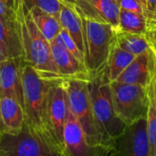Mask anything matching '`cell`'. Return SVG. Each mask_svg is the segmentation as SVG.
Returning a JSON list of instances; mask_svg holds the SVG:
<instances>
[{
    "label": "cell",
    "instance_id": "obj_1",
    "mask_svg": "<svg viewBox=\"0 0 156 156\" xmlns=\"http://www.w3.org/2000/svg\"><path fill=\"white\" fill-rule=\"evenodd\" d=\"M21 82L25 124L40 140L61 151L50 133L48 120V91L54 81L43 78L32 66L22 61Z\"/></svg>",
    "mask_w": 156,
    "mask_h": 156
},
{
    "label": "cell",
    "instance_id": "obj_2",
    "mask_svg": "<svg viewBox=\"0 0 156 156\" xmlns=\"http://www.w3.org/2000/svg\"><path fill=\"white\" fill-rule=\"evenodd\" d=\"M16 22L22 45L23 62L32 66L45 79L50 81L62 79L52 57L50 42L36 26L23 0L18 6Z\"/></svg>",
    "mask_w": 156,
    "mask_h": 156
},
{
    "label": "cell",
    "instance_id": "obj_3",
    "mask_svg": "<svg viewBox=\"0 0 156 156\" xmlns=\"http://www.w3.org/2000/svg\"><path fill=\"white\" fill-rule=\"evenodd\" d=\"M89 90L92 111L104 143L115 146L116 140L127 126L117 115L111 89V82L103 72L90 76Z\"/></svg>",
    "mask_w": 156,
    "mask_h": 156
},
{
    "label": "cell",
    "instance_id": "obj_4",
    "mask_svg": "<svg viewBox=\"0 0 156 156\" xmlns=\"http://www.w3.org/2000/svg\"><path fill=\"white\" fill-rule=\"evenodd\" d=\"M81 17V16H80ZM83 24L84 63L90 76L104 71L115 41V29L108 23L81 17Z\"/></svg>",
    "mask_w": 156,
    "mask_h": 156
},
{
    "label": "cell",
    "instance_id": "obj_5",
    "mask_svg": "<svg viewBox=\"0 0 156 156\" xmlns=\"http://www.w3.org/2000/svg\"><path fill=\"white\" fill-rule=\"evenodd\" d=\"M62 82L67 93L69 108L82 128L87 140L93 144L108 145L102 141L94 119L89 80L68 78Z\"/></svg>",
    "mask_w": 156,
    "mask_h": 156
},
{
    "label": "cell",
    "instance_id": "obj_6",
    "mask_svg": "<svg viewBox=\"0 0 156 156\" xmlns=\"http://www.w3.org/2000/svg\"><path fill=\"white\" fill-rule=\"evenodd\" d=\"M111 89L116 113L126 125L146 118L148 109L146 86L113 81L111 82Z\"/></svg>",
    "mask_w": 156,
    "mask_h": 156
},
{
    "label": "cell",
    "instance_id": "obj_7",
    "mask_svg": "<svg viewBox=\"0 0 156 156\" xmlns=\"http://www.w3.org/2000/svg\"><path fill=\"white\" fill-rule=\"evenodd\" d=\"M63 145L66 156H116L113 145L90 143L73 114L69 111L64 131Z\"/></svg>",
    "mask_w": 156,
    "mask_h": 156
},
{
    "label": "cell",
    "instance_id": "obj_8",
    "mask_svg": "<svg viewBox=\"0 0 156 156\" xmlns=\"http://www.w3.org/2000/svg\"><path fill=\"white\" fill-rule=\"evenodd\" d=\"M0 156H66V154L40 140L25 124L18 135H2Z\"/></svg>",
    "mask_w": 156,
    "mask_h": 156
},
{
    "label": "cell",
    "instance_id": "obj_9",
    "mask_svg": "<svg viewBox=\"0 0 156 156\" xmlns=\"http://www.w3.org/2000/svg\"><path fill=\"white\" fill-rule=\"evenodd\" d=\"M62 81L63 79L54 81L49 87L48 120L50 133L56 144L62 152H64L63 131L69 108L68 105L67 93Z\"/></svg>",
    "mask_w": 156,
    "mask_h": 156
},
{
    "label": "cell",
    "instance_id": "obj_10",
    "mask_svg": "<svg viewBox=\"0 0 156 156\" xmlns=\"http://www.w3.org/2000/svg\"><path fill=\"white\" fill-rule=\"evenodd\" d=\"M116 156H152L146 118L128 124L116 140Z\"/></svg>",
    "mask_w": 156,
    "mask_h": 156
},
{
    "label": "cell",
    "instance_id": "obj_11",
    "mask_svg": "<svg viewBox=\"0 0 156 156\" xmlns=\"http://www.w3.org/2000/svg\"><path fill=\"white\" fill-rule=\"evenodd\" d=\"M156 72V56L149 49L135 56L116 81L147 86Z\"/></svg>",
    "mask_w": 156,
    "mask_h": 156
},
{
    "label": "cell",
    "instance_id": "obj_12",
    "mask_svg": "<svg viewBox=\"0 0 156 156\" xmlns=\"http://www.w3.org/2000/svg\"><path fill=\"white\" fill-rule=\"evenodd\" d=\"M22 58H7L0 63V97H12L23 106Z\"/></svg>",
    "mask_w": 156,
    "mask_h": 156
},
{
    "label": "cell",
    "instance_id": "obj_13",
    "mask_svg": "<svg viewBox=\"0 0 156 156\" xmlns=\"http://www.w3.org/2000/svg\"><path fill=\"white\" fill-rule=\"evenodd\" d=\"M50 48L55 65L62 79L78 78L90 80V75L82 62L79 61L68 50L55 40L50 42Z\"/></svg>",
    "mask_w": 156,
    "mask_h": 156
},
{
    "label": "cell",
    "instance_id": "obj_14",
    "mask_svg": "<svg viewBox=\"0 0 156 156\" xmlns=\"http://www.w3.org/2000/svg\"><path fill=\"white\" fill-rule=\"evenodd\" d=\"M25 126L23 106L12 97H0V133L18 135Z\"/></svg>",
    "mask_w": 156,
    "mask_h": 156
},
{
    "label": "cell",
    "instance_id": "obj_15",
    "mask_svg": "<svg viewBox=\"0 0 156 156\" xmlns=\"http://www.w3.org/2000/svg\"><path fill=\"white\" fill-rule=\"evenodd\" d=\"M0 46L7 58H22V45L16 20L0 17Z\"/></svg>",
    "mask_w": 156,
    "mask_h": 156
},
{
    "label": "cell",
    "instance_id": "obj_16",
    "mask_svg": "<svg viewBox=\"0 0 156 156\" xmlns=\"http://www.w3.org/2000/svg\"><path fill=\"white\" fill-rule=\"evenodd\" d=\"M58 20L61 28L67 30L84 55L83 24L80 15L74 7L63 4L58 15Z\"/></svg>",
    "mask_w": 156,
    "mask_h": 156
},
{
    "label": "cell",
    "instance_id": "obj_17",
    "mask_svg": "<svg viewBox=\"0 0 156 156\" xmlns=\"http://www.w3.org/2000/svg\"><path fill=\"white\" fill-rule=\"evenodd\" d=\"M135 55L123 51L115 43L112 45L103 74L110 82L116 81L120 74L128 67Z\"/></svg>",
    "mask_w": 156,
    "mask_h": 156
},
{
    "label": "cell",
    "instance_id": "obj_18",
    "mask_svg": "<svg viewBox=\"0 0 156 156\" xmlns=\"http://www.w3.org/2000/svg\"><path fill=\"white\" fill-rule=\"evenodd\" d=\"M30 16L36 26L48 41L51 42L61 30V26L58 17L50 16L38 8L32 7L28 9Z\"/></svg>",
    "mask_w": 156,
    "mask_h": 156
},
{
    "label": "cell",
    "instance_id": "obj_19",
    "mask_svg": "<svg viewBox=\"0 0 156 156\" xmlns=\"http://www.w3.org/2000/svg\"><path fill=\"white\" fill-rule=\"evenodd\" d=\"M114 43L119 48L135 56L142 54L150 49L144 35L131 33L120 29L115 30Z\"/></svg>",
    "mask_w": 156,
    "mask_h": 156
},
{
    "label": "cell",
    "instance_id": "obj_20",
    "mask_svg": "<svg viewBox=\"0 0 156 156\" xmlns=\"http://www.w3.org/2000/svg\"><path fill=\"white\" fill-rule=\"evenodd\" d=\"M148 109L146 115L147 131L151 145L152 156H156V72L146 86Z\"/></svg>",
    "mask_w": 156,
    "mask_h": 156
},
{
    "label": "cell",
    "instance_id": "obj_21",
    "mask_svg": "<svg viewBox=\"0 0 156 156\" xmlns=\"http://www.w3.org/2000/svg\"><path fill=\"white\" fill-rule=\"evenodd\" d=\"M90 6L99 21L108 23L115 29H118L121 10L118 0H100L90 4Z\"/></svg>",
    "mask_w": 156,
    "mask_h": 156
},
{
    "label": "cell",
    "instance_id": "obj_22",
    "mask_svg": "<svg viewBox=\"0 0 156 156\" xmlns=\"http://www.w3.org/2000/svg\"><path fill=\"white\" fill-rule=\"evenodd\" d=\"M147 29V20L144 14L128 11L125 9L120 10L119 27L118 29L144 35Z\"/></svg>",
    "mask_w": 156,
    "mask_h": 156
},
{
    "label": "cell",
    "instance_id": "obj_23",
    "mask_svg": "<svg viewBox=\"0 0 156 156\" xmlns=\"http://www.w3.org/2000/svg\"><path fill=\"white\" fill-rule=\"evenodd\" d=\"M23 3L27 9L36 7L58 18L64 4L62 0H23Z\"/></svg>",
    "mask_w": 156,
    "mask_h": 156
},
{
    "label": "cell",
    "instance_id": "obj_24",
    "mask_svg": "<svg viewBox=\"0 0 156 156\" xmlns=\"http://www.w3.org/2000/svg\"><path fill=\"white\" fill-rule=\"evenodd\" d=\"M54 40L56 42H58V44H60L61 46H63L72 55H74L79 61H80V62H82L84 63V55H83V53L79 49V47L77 46L76 42L72 40L70 35L67 32V30H65L64 29L61 28V30L59 31V33L58 34V36L55 38Z\"/></svg>",
    "mask_w": 156,
    "mask_h": 156
},
{
    "label": "cell",
    "instance_id": "obj_25",
    "mask_svg": "<svg viewBox=\"0 0 156 156\" xmlns=\"http://www.w3.org/2000/svg\"><path fill=\"white\" fill-rule=\"evenodd\" d=\"M21 0H0V17L16 20Z\"/></svg>",
    "mask_w": 156,
    "mask_h": 156
},
{
    "label": "cell",
    "instance_id": "obj_26",
    "mask_svg": "<svg viewBox=\"0 0 156 156\" xmlns=\"http://www.w3.org/2000/svg\"><path fill=\"white\" fill-rule=\"evenodd\" d=\"M147 25L156 23V0H140Z\"/></svg>",
    "mask_w": 156,
    "mask_h": 156
},
{
    "label": "cell",
    "instance_id": "obj_27",
    "mask_svg": "<svg viewBox=\"0 0 156 156\" xmlns=\"http://www.w3.org/2000/svg\"><path fill=\"white\" fill-rule=\"evenodd\" d=\"M144 37L148 42L149 48L156 56V23L147 25Z\"/></svg>",
    "mask_w": 156,
    "mask_h": 156
},
{
    "label": "cell",
    "instance_id": "obj_28",
    "mask_svg": "<svg viewBox=\"0 0 156 156\" xmlns=\"http://www.w3.org/2000/svg\"><path fill=\"white\" fill-rule=\"evenodd\" d=\"M118 2L122 9L144 14L140 0H118Z\"/></svg>",
    "mask_w": 156,
    "mask_h": 156
},
{
    "label": "cell",
    "instance_id": "obj_29",
    "mask_svg": "<svg viewBox=\"0 0 156 156\" xmlns=\"http://www.w3.org/2000/svg\"><path fill=\"white\" fill-rule=\"evenodd\" d=\"M77 1L78 0H62V2L65 4V5H68L71 7H74L76 6V4H77Z\"/></svg>",
    "mask_w": 156,
    "mask_h": 156
},
{
    "label": "cell",
    "instance_id": "obj_30",
    "mask_svg": "<svg viewBox=\"0 0 156 156\" xmlns=\"http://www.w3.org/2000/svg\"><path fill=\"white\" fill-rule=\"evenodd\" d=\"M5 59H7V57H6L5 53L4 52L3 49H2V48H1V46H0V63H1L2 61L5 60Z\"/></svg>",
    "mask_w": 156,
    "mask_h": 156
},
{
    "label": "cell",
    "instance_id": "obj_31",
    "mask_svg": "<svg viewBox=\"0 0 156 156\" xmlns=\"http://www.w3.org/2000/svg\"><path fill=\"white\" fill-rule=\"evenodd\" d=\"M86 1H88L89 3H90V4H92V3H95V2H98V1H100V0H86Z\"/></svg>",
    "mask_w": 156,
    "mask_h": 156
},
{
    "label": "cell",
    "instance_id": "obj_32",
    "mask_svg": "<svg viewBox=\"0 0 156 156\" xmlns=\"http://www.w3.org/2000/svg\"><path fill=\"white\" fill-rule=\"evenodd\" d=\"M1 137H2V134L0 133V143H1Z\"/></svg>",
    "mask_w": 156,
    "mask_h": 156
}]
</instances>
